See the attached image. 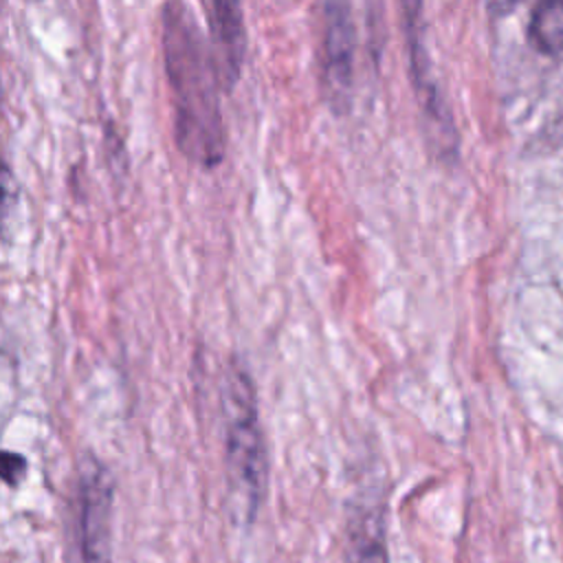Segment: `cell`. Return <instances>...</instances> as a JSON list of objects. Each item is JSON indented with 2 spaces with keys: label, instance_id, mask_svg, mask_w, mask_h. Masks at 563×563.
Wrapping results in <instances>:
<instances>
[{
  "label": "cell",
  "instance_id": "obj_1",
  "mask_svg": "<svg viewBox=\"0 0 563 563\" xmlns=\"http://www.w3.org/2000/svg\"><path fill=\"white\" fill-rule=\"evenodd\" d=\"M161 44L174 99V136L178 150L211 169L224 158L220 79L207 35L183 2L161 9Z\"/></svg>",
  "mask_w": 563,
  "mask_h": 563
},
{
  "label": "cell",
  "instance_id": "obj_2",
  "mask_svg": "<svg viewBox=\"0 0 563 563\" xmlns=\"http://www.w3.org/2000/svg\"><path fill=\"white\" fill-rule=\"evenodd\" d=\"M222 416L229 473L255 508L266 488V449L253 380L240 365H231L224 374Z\"/></svg>",
  "mask_w": 563,
  "mask_h": 563
},
{
  "label": "cell",
  "instance_id": "obj_3",
  "mask_svg": "<svg viewBox=\"0 0 563 563\" xmlns=\"http://www.w3.org/2000/svg\"><path fill=\"white\" fill-rule=\"evenodd\" d=\"M321 77L325 95L336 112L350 108L354 81L356 31L347 2H323Z\"/></svg>",
  "mask_w": 563,
  "mask_h": 563
},
{
  "label": "cell",
  "instance_id": "obj_4",
  "mask_svg": "<svg viewBox=\"0 0 563 563\" xmlns=\"http://www.w3.org/2000/svg\"><path fill=\"white\" fill-rule=\"evenodd\" d=\"M112 486L99 464L84 468L79 479V563L110 561Z\"/></svg>",
  "mask_w": 563,
  "mask_h": 563
},
{
  "label": "cell",
  "instance_id": "obj_5",
  "mask_svg": "<svg viewBox=\"0 0 563 563\" xmlns=\"http://www.w3.org/2000/svg\"><path fill=\"white\" fill-rule=\"evenodd\" d=\"M207 18V42L218 70L222 92L233 90L242 75L246 57V26L242 4L233 0H207L202 2Z\"/></svg>",
  "mask_w": 563,
  "mask_h": 563
},
{
  "label": "cell",
  "instance_id": "obj_6",
  "mask_svg": "<svg viewBox=\"0 0 563 563\" xmlns=\"http://www.w3.org/2000/svg\"><path fill=\"white\" fill-rule=\"evenodd\" d=\"M420 13H422L420 2L405 4V37H407V53H409V73H411V81L416 86L420 106L424 108L429 119H433L440 125V123H446V112L440 101L438 88L433 84L431 62H429L424 37H422Z\"/></svg>",
  "mask_w": 563,
  "mask_h": 563
},
{
  "label": "cell",
  "instance_id": "obj_7",
  "mask_svg": "<svg viewBox=\"0 0 563 563\" xmlns=\"http://www.w3.org/2000/svg\"><path fill=\"white\" fill-rule=\"evenodd\" d=\"M530 33L543 51L563 48V2H545L534 9Z\"/></svg>",
  "mask_w": 563,
  "mask_h": 563
},
{
  "label": "cell",
  "instance_id": "obj_8",
  "mask_svg": "<svg viewBox=\"0 0 563 563\" xmlns=\"http://www.w3.org/2000/svg\"><path fill=\"white\" fill-rule=\"evenodd\" d=\"M350 563H387L383 530L374 526V519H369L361 532H354Z\"/></svg>",
  "mask_w": 563,
  "mask_h": 563
},
{
  "label": "cell",
  "instance_id": "obj_9",
  "mask_svg": "<svg viewBox=\"0 0 563 563\" xmlns=\"http://www.w3.org/2000/svg\"><path fill=\"white\" fill-rule=\"evenodd\" d=\"M561 508H563V495H561Z\"/></svg>",
  "mask_w": 563,
  "mask_h": 563
}]
</instances>
